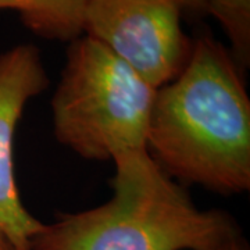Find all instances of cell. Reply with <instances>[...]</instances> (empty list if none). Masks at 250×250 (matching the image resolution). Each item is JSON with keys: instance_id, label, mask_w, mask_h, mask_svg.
Segmentation results:
<instances>
[{"instance_id": "6da1fadb", "label": "cell", "mask_w": 250, "mask_h": 250, "mask_svg": "<svg viewBox=\"0 0 250 250\" xmlns=\"http://www.w3.org/2000/svg\"><path fill=\"white\" fill-rule=\"evenodd\" d=\"M229 50L192 42L178 75L156 90L147 152L170 178L221 195L250 189V99Z\"/></svg>"}, {"instance_id": "7a4b0ae2", "label": "cell", "mask_w": 250, "mask_h": 250, "mask_svg": "<svg viewBox=\"0 0 250 250\" xmlns=\"http://www.w3.org/2000/svg\"><path fill=\"white\" fill-rule=\"evenodd\" d=\"M111 187L104 205L42 223L31 250H221L241 235L228 213L197 208L150 154L116 167Z\"/></svg>"}, {"instance_id": "3957f363", "label": "cell", "mask_w": 250, "mask_h": 250, "mask_svg": "<svg viewBox=\"0 0 250 250\" xmlns=\"http://www.w3.org/2000/svg\"><path fill=\"white\" fill-rule=\"evenodd\" d=\"M156 90L106 46L78 36L52 99L54 136L86 160H141Z\"/></svg>"}, {"instance_id": "277c9868", "label": "cell", "mask_w": 250, "mask_h": 250, "mask_svg": "<svg viewBox=\"0 0 250 250\" xmlns=\"http://www.w3.org/2000/svg\"><path fill=\"white\" fill-rule=\"evenodd\" d=\"M177 0H86L82 35L104 45L159 89L189 60L192 39Z\"/></svg>"}, {"instance_id": "5b68a950", "label": "cell", "mask_w": 250, "mask_h": 250, "mask_svg": "<svg viewBox=\"0 0 250 250\" xmlns=\"http://www.w3.org/2000/svg\"><path fill=\"white\" fill-rule=\"evenodd\" d=\"M49 86L41 53L18 45L0 54V227L25 250L42 223L25 208L14 175V135L27 103Z\"/></svg>"}, {"instance_id": "8992f818", "label": "cell", "mask_w": 250, "mask_h": 250, "mask_svg": "<svg viewBox=\"0 0 250 250\" xmlns=\"http://www.w3.org/2000/svg\"><path fill=\"white\" fill-rule=\"evenodd\" d=\"M86 0H0V10H13L34 34L54 41L82 35Z\"/></svg>"}, {"instance_id": "52a82bcc", "label": "cell", "mask_w": 250, "mask_h": 250, "mask_svg": "<svg viewBox=\"0 0 250 250\" xmlns=\"http://www.w3.org/2000/svg\"><path fill=\"white\" fill-rule=\"evenodd\" d=\"M206 13L223 27L229 53L243 74L250 67V0H206Z\"/></svg>"}, {"instance_id": "ba28073f", "label": "cell", "mask_w": 250, "mask_h": 250, "mask_svg": "<svg viewBox=\"0 0 250 250\" xmlns=\"http://www.w3.org/2000/svg\"><path fill=\"white\" fill-rule=\"evenodd\" d=\"M182 10L190 11L193 14H205L206 0H177Z\"/></svg>"}, {"instance_id": "9c48e42d", "label": "cell", "mask_w": 250, "mask_h": 250, "mask_svg": "<svg viewBox=\"0 0 250 250\" xmlns=\"http://www.w3.org/2000/svg\"><path fill=\"white\" fill-rule=\"evenodd\" d=\"M0 250H25L22 249L17 242L14 241L9 232L0 227Z\"/></svg>"}, {"instance_id": "30bf717a", "label": "cell", "mask_w": 250, "mask_h": 250, "mask_svg": "<svg viewBox=\"0 0 250 250\" xmlns=\"http://www.w3.org/2000/svg\"><path fill=\"white\" fill-rule=\"evenodd\" d=\"M221 250H249V246H248L246 241L243 239V236L239 235V236H236L229 243H227Z\"/></svg>"}]
</instances>
